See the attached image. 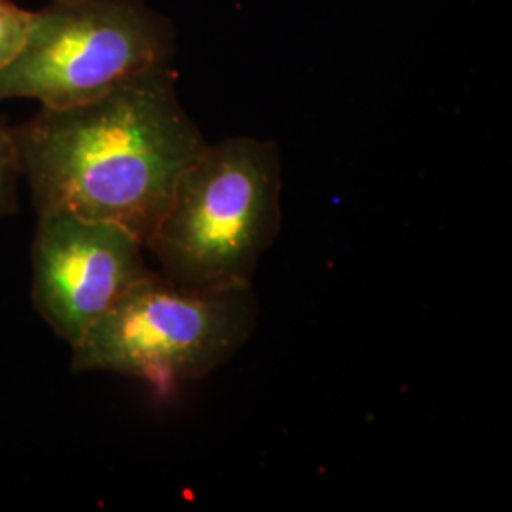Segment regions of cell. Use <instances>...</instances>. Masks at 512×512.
Returning <instances> with one entry per match:
<instances>
[{
    "mask_svg": "<svg viewBox=\"0 0 512 512\" xmlns=\"http://www.w3.org/2000/svg\"><path fill=\"white\" fill-rule=\"evenodd\" d=\"M145 243L122 224L71 211L38 213L33 241V304L71 348L152 274Z\"/></svg>",
    "mask_w": 512,
    "mask_h": 512,
    "instance_id": "5b68a950",
    "label": "cell"
},
{
    "mask_svg": "<svg viewBox=\"0 0 512 512\" xmlns=\"http://www.w3.org/2000/svg\"><path fill=\"white\" fill-rule=\"evenodd\" d=\"M33 12H27L12 0H0V69H4L18 55L29 27Z\"/></svg>",
    "mask_w": 512,
    "mask_h": 512,
    "instance_id": "52a82bcc",
    "label": "cell"
},
{
    "mask_svg": "<svg viewBox=\"0 0 512 512\" xmlns=\"http://www.w3.org/2000/svg\"><path fill=\"white\" fill-rule=\"evenodd\" d=\"M23 175L14 128L0 118V217L18 211V183Z\"/></svg>",
    "mask_w": 512,
    "mask_h": 512,
    "instance_id": "8992f818",
    "label": "cell"
},
{
    "mask_svg": "<svg viewBox=\"0 0 512 512\" xmlns=\"http://www.w3.org/2000/svg\"><path fill=\"white\" fill-rule=\"evenodd\" d=\"M14 135L38 213L110 220L145 247L207 145L177 97L171 65L82 105L42 107Z\"/></svg>",
    "mask_w": 512,
    "mask_h": 512,
    "instance_id": "6da1fadb",
    "label": "cell"
},
{
    "mask_svg": "<svg viewBox=\"0 0 512 512\" xmlns=\"http://www.w3.org/2000/svg\"><path fill=\"white\" fill-rule=\"evenodd\" d=\"M279 228V148L274 141L228 137L207 143L184 169L147 249L179 287L245 289L253 287Z\"/></svg>",
    "mask_w": 512,
    "mask_h": 512,
    "instance_id": "7a4b0ae2",
    "label": "cell"
},
{
    "mask_svg": "<svg viewBox=\"0 0 512 512\" xmlns=\"http://www.w3.org/2000/svg\"><path fill=\"white\" fill-rule=\"evenodd\" d=\"M173 29L145 0H54L33 12L18 55L0 69V101L82 105L171 65Z\"/></svg>",
    "mask_w": 512,
    "mask_h": 512,
    "instance_id": "277c9868",
    "label": "cell"
},
{
    "mask_svg": "<svg viewBox=\"0 0 512 512\" xmlns=\"http://www.w3.org/2000/svg\"><path fill=\"white\" fill-rule=\"evenodd\" d=\"M258 315L253 287L200 293L152 272L71 348V368L139 378L169 393L226 365L255 332Z\"/></svg>",
    "mask_w": 512,
    "mask_h": 512,
    "instance_id": "3957f363",
    "label": "cell"
}]
</instances>
